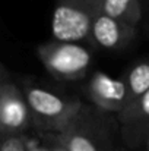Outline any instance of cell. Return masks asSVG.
Returning a JSON list of instances; mask_svg holds the SVG:
<instances>
[{"instance_id": "obj_1", "label": "cell", "mask_w": 149, "mask_h": 151, "mask_svg": "<svg viewBox=\"0 0 149 151\" xmlns=\"http://www.w3.org/2000/svg\"><path fill=\"white\" fill-rule=\"evenodd\" d=\"M117 135L120 132L115 114L83 103L69 126L51 138L66 151H121L115 142Z\"/></svg>"}, {"instance_id": "obj_2", "label": "cell", "mask_w": 149, "mask_h": 151, "mask_svg": "<svg viewBox=\"0 0 149 151\" xmlns=\"http://www.w3.org/2000/svg\"><path fill=\"white\" fill-rule=\"evenodd\" d=\"M32 125L47 134H60L76 117L83 103L76 97H61L38 87L25 90Z\"/></svg>"}, {"instance_id": "obj_3", "label": "cell", "mask_w": 149, "mask_h": 151, "mask_svg": "<svg viewBox=\"0 0 149 151\" xmlns=\"http://www.w3.org/2000/svg\"><path fill=\"white\" fill-rule=\"evenodd\" d=\"M101 0H56L53 13V35L60 43L89 40L92 19Z\"/></svg>"}, {"instance_id": "obj_4", "label": "cell", "mask_w": 149, "mask_h": 151, "mask_svg": "<svg viewBox=\"0 0 149 151\" xmlns=\"http://www.w3.org/2000/svg\"><path fill=\"white\" fill-rule=\"evenodd\" d=\"M38 57L50 73L58 79H82L91 65V54L75 43H48L38 47Z\"/></svg>"}, {"instance_id": "obj_5", "label": "cell", "mask_w": 149, "mask_h": 151, "mask_svg": "<svg viewBox=\"0 0 149 151\" xmlns=\"http://www.w3.org/2000/svg\"><path fill=\"white\" fill-rule=\"evenodd\" d=\"M32 125L25 96L12 82H0V132L1 135H24Z\"/></svg>"}, {"instance_id": "obj_6", "label": "cell", "mask_w": 149, "mask_h": 151, "mask_svg": "<svg viewBox=\"0 0 149 151\" xmlns=\"http://www.w3.org/2000/svg\"><path fill=\"white\" fill-rule=\"evenodd\" d=\"M121 141L130 148H139L149 138V90L132 107L117 116Z\"/></svg>"}, {"instance_id": "obj_7", "label": "cell", "mask_w": 149, "mask_h": 151, "mask_svg": "<svg viewBox=\"0 0 149 151\" xmlns=\"http://www.w3.org/2000/svg\"><path fill=\"white\" fill-rule=\"evenodd\" d=\"M86 91L94 107L101 111L117 116L126 107V85L123 78L113 79L102 72H95Z\"/></svg>"}, {"instance_id": "obj_8", "label": "cell", "mask_w": 149, "mask_h": 151, "mask_svg": "<svg viewBox=\"0 0 149 151\" xmlns=\"http://www.w3.org/2000/svg\"><path fill=\"white\" fill-rule=\"evenodd\" d=\"M135 35L136 28L104 15L99 9L92 19L89 31L92 44L105 50H120L126 47L135 38Z\"/></svg>"}, {"instance_id": "obj_9", "label": "cell", "mask_w": 149, "mask_h": 151, "mask_svg": "<svg viewBox=\"0 0 149 151\" xmlns=\"http://www.w3.org/2000/svg\"><path fill=\"white\" fill-rule=\"evenodd\" d=\"M99 10L133 28L138 27L143 15L140 0H101Z\"/></svg>"}, {"instance_id": "obj_10", "label": "cell", "mask_w": 149, "mask_h": 151, "mask_svg": "<svg viewBox=\"0 0 149 151\" xmlns=\"http://www.w3.org/2000/svg\"><path fill=\"white\" fill-rule=\"evenodd\" d=\"M123 81L126 85V110L140 100L149 90V60L135 65L123 76Z\"/></svg>"}, {"instance_id": "obj_11", "label": "cell", "mask_w": 149, "mask_h": 151, "mask_svg": "<svg viewBox=\"0 0 149 151\" xmlns=\"http://www.w3.org/2000/svg\"><path fill=\"white\" fill-rule=\"evenodd\" d=\"M0 151H28L24 135H4L0 141Z\"/></svg>"}, {"instance_id": "obj_12", "label": "cell", "mask_w": 149, "mask_h": 151, "mask_svg": "<svg viewBox=\"0 0 149 151\" xmlns=\"http://www.w3.org/2000/svg\"><path fill=\"white\" fill-rule=\"evenodd\" d=\"M4 81H6V75H4V69L0 63V82H4Z\"/></svg>"}, {"instance_id": "obj_13", "label": "cell", "mask_w": 149, "mask_h": 151, "mask_svg": "<svg viewBox=\"0 0 149 151\" xmlns=\"http://www.w3.org/2000/svg\"><path fill=\"white\" fill-rule=\"evenodd\" d=\"M50 151H66L64 148H61V147H58V145H56L53 150H50Z\"/></svg>"}, {"instance_id": "obj_14", "label": "cell", "mask_w": 149, "mask_h": 151, "mask_svg": "<svg viewBox=\"0 0 149 151\" xmlns=\"http://www.w3.org/2000/svg\"><path fill=\"white\" fill-rule=\"evenodd\" d=\"M28 151H48V150H46V148H34V150H28Z\"/></svg>"}, {"instance_id": "obj_15", "label": "cell", "mask_w": 149, "mask_h": 151, "mask_svg": "<svg viewBox=\"0 0 149 151\" xmlns=\"http://www.w3.org/2000/svg\"><path fill=\"white\" fill-rule=\"evenodd\" d=\"M145 147L148 148V151H149V138H148V141H146V144H145Z\"/></svg>"}, {"instance_id": "obj_16", "label": "cell", "mask_w": 149, "mask_h": 151, "mask_svg": "<svg viewBox=\"0 0 149 151\" xmlns=\"http://www.w3.org/2000/svg\"><path fill=\"white\" fill-rule=\"evenodd\" d=\"M1 138H3V135H1V132H0V141H1Z\"/></svg>"}]
</instances>
